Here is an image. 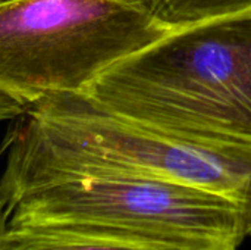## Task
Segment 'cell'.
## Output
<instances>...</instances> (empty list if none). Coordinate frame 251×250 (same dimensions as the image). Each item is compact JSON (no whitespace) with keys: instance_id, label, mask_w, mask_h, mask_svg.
Instances as JSON below:
<instances>
[{"instance_id":"6da1fadb","label":"cell","mask_w":251,"mask_h":250,"mask_svg":"<svg viewBox=\"0 0 251 250\" xmlns=\"http://www.w3.org/2000/svg\"><path fill=\"white\" fill-rule=\"evenodd\" d=\"M0 205L26 190L97 174H140L218 194L241 212L251 236V147L188 139L143 125L78 93L46 97L13 119Z\"/></svg>"},{"instance_id":"7a4b0ae2","label":"cell","mask_w":251,"mask_h":250,"mask_svg":"<svg viewBox=\"0 0 251 250\" xmlns=\"http://www.w3.org/2000/svg\"><path fill=\"white\" fill-rule=\"evenodd\" d=\"M78 94L166 133L251 147V9L179 27Z\"/></svg>"},{"instance_id":"3957f363","label":"cell","mask_w":251,"mask_h":250,"mask_svg":"<svg viewBox=\"0 0 251 250\" xmlns=\"http://www.w3.org/2000/svg\"><path fill=\"white\" fill-rule=\"evenodd\" d=\"M176 29L156 0H15L0 6V94L22 106L79 93Z\"/></svg>"},{"instance_id":"277c9868","label":"cell","mask_w":251,"mask_h":250,"mask_svg":"<svg viewBox=\"0 0 251 250\" xmlns=\"http://www.w3.org/2000/svg\"><path fill=\"white\" fill-rule=\"evenodd\" d=\"M7 225L140 240L171 250H238L246 227L229 200L140 174H97L19 194Z\"/></svg>"},{"instance_id":"5b68a950","label":"cell","mask_w":251,"mask_h":250,"mask_svg":"<svg viewBox=\"0 0 251 250\" xmlns=\"http://www.w3.org/2000/svg\"><path fill=\"white\" fill-rule=\"evenodd\" d=\"M1 250H171L113 236L7 225Z\"/></svg>"},{"instance_id":"8992f818","label":"cell","mask_w":251,"mask_h":250,"mask_svg":"<svg viewBox=\"0 0 251 250\" xmlns=\"http://www.w3.org/2000/svg\"><path fill=\"white\" fill-rule=\"evenodd\" d=\"M162 18L179 28L251 9V0H156Z\"/></svg>"},{"instance_id":"52a82bcc","label":"cell","mask_w":251,"mask_h":250,"mask_svg":"<svg viewBox=\"0 0 251 250\" xmlns=\"http://www.w3.org/2000/svg\"><path fill=\"white\" fill-rule=\"evenodd\" d=\"M25 106L16 103L15 100L0 94V122L3 121H13L15 118H18ZM7 230V221H6V211L1 208L0 205V250L3 246V239Z\"/></svg>"},{"instance_id":"ba28073f","label":"cell","mask_w":251,"mask_h":250,"mask_svg":"<svg viewBox=\"0 0 251 250\" xmlns=\"http://www.w3.org/2000/svg\"><path fill=\"white\" fill-rule=\"evenodd\" d=\"M10 1H15V0H0V6L1 4H6V3H10Z\"/></svg>"}]
</instances>
